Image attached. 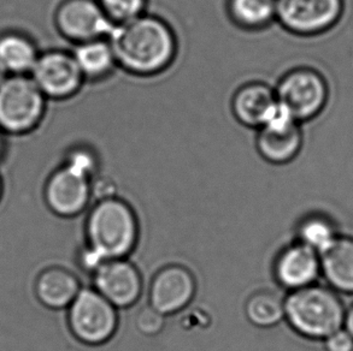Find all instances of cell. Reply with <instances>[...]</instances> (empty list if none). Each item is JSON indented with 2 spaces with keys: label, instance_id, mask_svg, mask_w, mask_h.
I'll list each match as a JSON object with an SVG mask.
<instances>
[{
  "label": "cell",
  "instance_id": "8fae6325",
  "mask_svg": "<svg viewBox=\"0 0 353 351\" xmlns=\"http://www.w3.org/2000/svg\"><path fill=\"white\" fill-rule=\"evenodd\" d=\"M91 195V180L67 167L51 176L45 189L48 207L61 217H74L82 212Z\"/></svg>",
  "mask_w": 353,
  "mask_h": 351
},
{
  "label": "cell",
  "instance_id": "3957f363",
  "mask_svg": "<svg viewBox=\"0 0 353 351\" xmlns=\"http://www.w3.org/2000/svg\"><path fill=\"white\" fill-rule=\"evenodd\" d=\"M88 247L105 260L123 259L133 251L138 223L133 211L121 200H101L87 222Z\"/></svg>",
  "mask_w": 353,
  "mask_h": 351
},
{
  "label": "cell",
  "instance_id": "4316f807",
  "mask_svg": "<svg viewBox=\"0 0 353 351\" xmlns=\"http://www.w3.org/2000/svg\"><path fill=\"white\" fill-rule=\"evenodd\" d=\"M344 328L353 338V304L345 314Z\"/></svg>",
  "mask_w": 353,
  "mask_h": 351
},
{
  "label": "cell",
  "instance_id": "7402d4cb",
  "mask_svg": "<svg viewBox=\"0 0 353 351\" xmlns=\"http://www.w3.org/2000/svg\"><path fill=\"white\" fill-rule=\"evenodd\" d=\"M298 235L299 242L311 248L320 255L339 237L333 222L323 215H311L304 219L298 230Z\"/></svg>",
  "mask_w": 353,
  "mask_h": 351
},
{
  "label": "cell",
  "instance_id": "d4e9b609",
  "mask_svg": "<svg viewBox=\"0 0 353 351\" xmlns=\"http://www.w3.org/2000/svg\"><path fill=\"white\" fill-rule=\"evenodd\" d=\"M64 167L91 180L97 170V159L88 149H74L69 154Z\"/></svg>",
  "mask_w": 353,
  "mask_h": 351
},
{
  "label": "cell",
  "instance_id": "7a4b0ae2",
  "mask_svg": "<svg viewBox=\"0 0 353 351\" xmlns=\"http://www.w3.org/2000/svg\"><path fill=\"white\" fill-rule=\"evenodd\" d=\"M343 301L334 290L312 284L292 291L285 299V318L292 328L310 339H323L344 328Z\"/></svg>",
  "mask_w": 353,
  "mask_h": 351
},
{
  "label": "cell",
  "instance_id": "5bb4252c",
  "mask_svg": "<svg viewBox=\"0 0 353 351\" xmlns=\"http://www.w3.org/2000/svg\"><path fill=\"white\" fill-rule=\"evenodd\" d=\"M320 273V254L301 242L283 249L275 264L277 281L291 291L315 284Z\"/></svg>",
  "mask_w": 353,
  "mask_h": 351
},
{
  "label": "cell",
  "instance_id": "2e32d148",
  "mask_svg": "<svg viewBox=\"0 0 353 351\" xmlns=\"http://www.w3.org/2000/svg\"><path fill=\"white\" fill-rule=\"evenodd\" d=\"M321 257V273L332 289L353 294V240L338 237Z\"/></svg>",
  "mask_w": 353,
  "mask_h": 351
},
{
  "label": "cell",
  "instance_id": "5b68a950",
  "mask_svg": "<svg viewBox=\"0 0 353 351\" xmlns=\"http://www.w3.org/2000/svg\"><path fill=\"white\" fill-rule=\"evenodd\" d=\"M45 99L32 78L14 75L0 85V128L9 133H26L41 119Z\"/></svg>",
  "mask_w": 353,
  "mask_h": 351
},
{
  "label": "cell",
  "instance_id": "ac0fdd59",
  "mask_svg": "<svg viewBox=\"0 0 353 351\" xmlns=\"http://www.w3.org/2000/svg\"><path fill=\"white\" fill-rule=\"evenodd\" d=\"M72 56L83 77L93 80L108 76L117 65L115 54L108 39H97L79 43Z\"/></svg>",
  "mask_w": 353,
  "mask_h": 351
},
{
  "label": "cell",
  "instance_id": "603a6c76",
  "mask_svg": "<svg viewBox=\"0 0 353 351\" xmlns=\"http://www.w3.org/2000/svg\"><path fill=\"white\" fill-rule=\"evenodd\" d=\"M114 24L124 23L143 14L146 0H97Z\"/></svg>",
  "mask_w": 353,
  "mask_h": 351
},
{
  "label": "cell",
  "instance_id": "52a82bcc",
  "mask_svg": "<svg viewBox=\"0 0 353 351\" xmlns=\"http://www.w3.org/2000/svg\"><path fill=\"white\" fill-rule=\"evenodd\" d=\"M344 8V0H276L275 19L288 32L311 36L333 28Z\"/></svg>",
  "mask_w": 353,
  "mask_h": 351
},
{
  "label": "cell",
  "instance_id": "277c9868",
  "mask_svg": "<svg viewBox=\"0 0 353 351\" xmlns=\"http://www.w3.org/2000/svg\"><path fill=\"white\" fill-rule=\"evenodd\" d=\"M274 90L277 101L299 123L319 116L330 96L325 77L311 67H298L288 72Z\"/></svg>",
  "mask_w": 353,
  "mask_h": 351
},
{
  "label": "cell",
  "instance_id": "ba28073f",
  "mask_svg": "<svg viewBox=\"0 0 353 351\" xmlns=\"http://www.w3.org/2000/svg\"><path fill=\"white\" fill-rule=\"evenodd\" d=\"M299 124L277 101L276 107L258 131V152L274 164H286L293 160L303 146Z\"/></svg>",
  "mask_w": 353,
  "mask_h": 351
},
{
  "label": "cell",
  "instance_id": "f1b7e54d",
  "mask_svg": "<svg viewBox=\"0 0 353 351\" xmlns=\"http://www.w3.org/2000/svg\"><path fill=\"white\" fill-rule=\"evenodd\" d=\"M1 195H3V182H1V178H0V200H1Z\"/></svg>",
  "mask_w": 353,
  "mask_h": 351
},
{
  "label": "cell",
  "instance_id": "9a60e30c",
  "mask_svg": "<svg viewBox=\"0 0 353 351\" xmlns=\"http://www.w3.org/2000/svg\"><path fill=\"white\" fill-rule=\"evenodd\" d=\"M276 105L275 90L256 82L241 87L235 93L232 107L240 123L259 129L267 122Z\"/></svg>",
  "mask_w": 353,
  "mask_h": 351
},
{
  "label": "cell",
  "instance_id": "4fadbf2b",
  "mask_svg": "<svg viewBox=\"0 0 353 351\" xmlns=\"http://www.w3.org/2000/svg\"><path fill=\"white\" fill-rule=\"evenodd\" d=\"M194 292L196 281L191 272L182 266H169L154 277L150 301L153 308L168 315L185 308Z\"/></svg>",
  "mask_w": 353,
  "mask_h": 351
},
{
  "label": "cell",
  "instance_id": "cb8c5ba5",
  "mask_svg": "<svg viewBox=\"0 0 353 351\" xmlns=\"http://www.w3.org/2000/svg\"><path fill=\"white\" fill-rule=\"evenodd\" d=\"M135 325L140 333H143L145 336H156L158 333L162 332L164 328L165 315L157 309L153 308L150 304L139 312Z\"/></svg>",
  "mask_w": 353,
  "mask_h": 351
},
{
  "label": "cell",
  "instance_id": "f546056e",
  "mask_svg": "<svg viewBox=\"0 0 353 351\" xmlns=\"http://www.w3.org/2000/svg\"><path fill=\"white\" fill-rule=\"evenodd\" d=\"M1 153H3V138L0 136V156H1Z\"/></svg>",
  "mask_w": 353,
  "mask_h": 351
},
{
  "label": "cell",
  "instance_id": "ffe728a7",
  "mask_svg": "<svg viewBox=\"0 0 353 351\" xmlns=\"http://www.w3.org/2000/svg\"><path fill=\"white\" fill-rule=\"evenodd\" d=\"M228 11L240 27L263 28L276 17V0H228Z\"/></svg>",
  "mask_w": 353,
  "mask_h": 351
},
{
  "label": "cell",
  "instance_id": "d6986e66",
  "mask_svg": "<svg viewBox=\"0 0 353 351\" xmlns=\"http://www.w3.org/2000/svg\"><path fill=\"white\" fill-rule=\"evenodd\" d=\"M38 53L28 39L19 34H6L0 38V64L8 72L22 75L32 72Z\"/></svg>",
  "mask_w": 353,
  "mask_h": 351
},
{
  "label": "cell",
  "instance_id": "44dd1931",
  "mask_svg": "<svg viewBox=\"0 0 353 351\" xmlns=\"http://www.w3.org/2000/svg\"><path fill=\"white\" fill-rule=\"evenodd\" d=\"M248 320L258 328H272L285 318V299L269 291L250 297L245 307Z\"/></svg>",
  "mask_w": 353,
  "mask_h": 351
},
{
  "label": "cell",
  "instance_id": "6da1fadb",
  "mask_svg": "<svg viewBox=\"0 0 353 351\" xmlns=\"http://www.w3.org/2000/svg\"><path fill=\"white\" fill-rule=\"evenodd\" d=\"M108 40L119 67L139 76L165 70L176 54V39L172 28L153 16L141 14L115 24Z\"/></svg>",
  "mask_w": 353,
  "mask_h": 351
},
{
  "label": "cell",
  "instance_id": "83f0119b",
  "mask_svg": "<svg viewBox=\"0 0 353 351\" xmlns=\"http://www.w3.org/2000/svg\"><path fill=\"white\" fill-rule=\"evenodd\" d=\"M8 78V72L5 70V67L0 64V85Z\"/></svg>",
  "mask_w": 353,
  "mask_h": 351
},
{
  "label": "cell",
  "instance_id": "30bf717a",
  "mask_svg": "<svg viewBox=\"0 0 353 351\" xmlns=\"http://www.w3.org/2000/svg\"><path fill=\"white\" fill-rule=\"evenodd\" d=\"M30 72L33 75L32 80L43 94L56 99L77 93L85 78L74 56L59 51L38 57Z\"/></svg>",
  "mask_w": 353,
  "mask_h": 351
},
{
  "label": "cell",
  "instance_id": "8992f818",
  "mask_svg": "<svg viewBox=\"0 0 353 351\" xmlns=\"http://www.w3.org/2000/svg\"><path fill=\"white\" fill-rule=\"evenodd\" d=\"M116 307L96 289H81L69 306V325L81 342L92 345L109 341L117 328Z\"/></svg>",
  "mask_w": 353,
  "mask_h": 351
},
{
  "label": "cell",
  "instance_id": "7c38bea8",
  "mask_svg": "<svg viewBox=\"0 0 353 351\" xmlns=\"http://www.w3.org/2000/svg\"><path fill=\"white\" fill-rule=\"evenodd\" d=\"M96 290L115 307H128L141 294V277L138 270L124 259L104 262L94 272Z\"/></svg>",
  "mask_w": 353,
  "mask_h": 351
},
{
  "label": "cell",
  "instance_id": "9c48e42d",
  "mask_svg": "<svg viewBox=\"0 0 353 351\" xmlns=\"http://www.w3.org/2000/svg\"><path fill=\"white\" fill-rule=\"evenodd\" d=\"M56 21L63 35L79 43L108 39L115 27L97 0H67Z\"/></svg>",
  "mask_w": 353,
  "mask_h": 351
},
{
  "label": "cell",
  "instance_id": "484cf974",
  "mask_svg": "<svg viewBox=\"0 0 353 351\" xmlns=\"http://www.w3.org/2000/svg\"><path fill=\"white\" fill-rule=\"evenodd\" d=\"M327 351H353V338L344 328L325 339Z\"/></svg>",
  "mask_w": 353,
  "mask_h": 351
},
{
  "label": "cell",
  "instance_id": "e0dca14e",
  "mask_svg": "<svg viewBox=\"0 0 353 351\" xmlns=\"http://www.w3.org/2000/svg\"><path fill=\"white\" fill-rule=\"evenodd\" d=\"M80 290L77 277L62 267H50L43 270L35 284L40 302L51 309L69 307Z\"/></svg>",
  "mask_w": 353,
  "mask_h": 351
}]
</instances>
